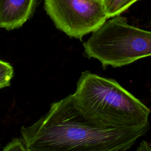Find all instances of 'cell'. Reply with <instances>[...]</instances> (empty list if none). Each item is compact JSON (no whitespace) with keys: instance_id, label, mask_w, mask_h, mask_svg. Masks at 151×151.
Segmentation results:
<instances>
[{"instance_id":"6da1fadb","label":"cell","mask_w":151,"mask_h":151,"mask_svg":"<svg viewBox=\"0 0 151 151\" xmlns=\"http://www.w3.org/2000/svg\"><path fill=\"white\" fill-rule=\"evenodd\" d=\"M149 123L132 128L104 126L87 116L73 94L51 104L31 126L22 127L27 151H125L146 133Z\"/></svg>"},{"instance_id":"7a4b0ae2","label":"cell","mask_w":151,"mask_h":151,"mask_svg":"<svg viewBox=\"0 0 151 151\" xmlns=\"http://www.w3.org/2000/svg\"><path fill=\"white\" fill-rule=\"evenodd\" d=\"M72 94L87 116L104 126L132 128L149 123L150 109L112 78L82 72Z\"/></svg>"},{"instance_id":"3957f363","label":"cell","mask_w":151,"mask_h":151,"mask_svg":"<svg viewBox=\"0 0 151 151\" xmlns=\"http://www.w3.org/2000/svg\"><path fill=\"white\" fill-rule=\"evenodd\" d=\"M83 47L86 55L103 67H120L151 56V31L132 26L117 15L93 32Z\"/></svg>"},{"instance_id":"277c9868","label":"cell","mask_w":151,"mask_h":151,"mask_svg":"<svg viewBox=\"0 0 151 151\" xmlns=\"http://www.w3.org/2000/svg\"><path fill=\"white\" fill-rule=\"evenodd\" d=\"M44 9L58 29L80 40L108 19L98 0H44Z\"/></svg>"},{"instance_id":"5b68a950","label":"cell","mask_w":151,"mask_h":151,"mask_svg":"<svg viewBox=\"0 0 151 151\" xmlns=\"http://www.w3.org/2000/svg\"><path fill=\"white\" fill-rule=\"evenodd\" d=\"M37 0H0V28H18L31 17Z\"/></svg>"},{"instance_id":"8992f818","label":"cell","mask_w":151,"mask_h":151,"mask_svg":"<svg viewBox=\"0 0 151 151\" xmlns=\"http://www.w3.org/2000/svg\"><path fill=\"white\" fill-rule=\"evenodd\" d=\"M138 0H101L108 18L120 15Z\"/></svg>"},{"instance_id":"52a82bcc","label":"cell","mask_w":151,"mask_h":151,"mask_svg":"<svg viewBox=\"0 0 151 151\" xmlns=\"http://www.w3.org/2000/svg\"><path fill=\"white\" fill-rule=\"evenodd\" d=\"M13 76L14 68L11 65L0 60V89L10 86Z\"/></svg>"},{"instance_id":"ba28073f","label":"cell","mask_w":151,"mask_h":151,"mask_svg":"<svg viewBox=\"0 0 151 151\" xmlns=\"http://www.w3.org/2000/svg\"><path fill=\"white\" fill-rule=\"evenodd\" d=\"M3 150L4 151H7V150L27 151V149L22 138H14L3 149Z\"/></svg>"},{"instance_id":"9c48e42d","label":"cell","mask_w":151,"mask_h":151,"mask_svg":"<svg viewBox=\"0 0 151 151\" xmlns=\"http://www.w3.org/2000/svg\"><path fill=\"white\" fill-rule=\"evenodd\" d=\"M98 1H101V0H98Z\"/></svg>"}]
</instances>
